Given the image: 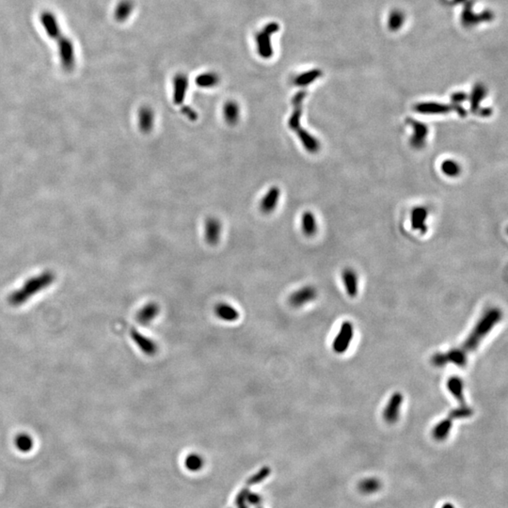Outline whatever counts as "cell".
Instances as JSON below:
<instances>
[{
	"mask_svg": "<svg viewBox=\"0 0 508 508\" xmlns=\"http://www.w3.org/2000/svg\"><path fill=\"white\" fill-rule=\"evenodd\" d=\"M40 22L46 34L58 42L60 64L65 72H72L76 65V54L74 43L70 38L62 33L60 24L54 13L50 11H43L40 14Z\"/></svg>",
	"mask_w": 508,
	"mask_h": 508,
	"instance_id": "1",
	"label": "cell"
},
{
	"mask_svg": "<svg viewBox=\"0 0 508 508\" xmlns=\"http://www.w3.org/2000/svg\"><path fill=\"white\" fill-rule=\"evenodd\" d=\"M502 311L499 308H490L485 311L478 322L473 327L471 333L464 342L462 349L466 354L472 353L478 348L480 344L490 334L491 330L502 320Z\"/></svg>",
	"mask_w": 508,
	"mask_h": 508,
	"instance_id": "2",
	"label": "cell"
},
{
	"mask_svg": "<svg viewBox=\"0 0 508 508\" xmlns=\"http://www.w3.org/2000/svg\"><path fill=\"white\" fill-rule=\"evenodd\" d=\"M54 280V274L50 271H46L36 277L30 278L29 281L25 282L24 285L20 289L12 292L9 296L8 301L10 304L14 307L25 304L26 302H28L30 298L44 290L49 285H51Z\"/></svg>",
	"mask_w": 508,
	"mask_h": 508,
	"instance_id": "3",
	"label": "cell"
},
{
	"mask_svg": "<svg viewBox=\"0 0 508 508\" xmlns=\"http://www.w3.org/2000/svg\"><path fill=\"white\" fill-rule=\"evenodd\" d=\"M280 30V25L277 22H271L264 26L255 36L258 54L263 59H270L273 56V47L271 43V36Z\"/></svg>",
	"mask_w": 508,
	"mask_h": 508,
	"instance_id": "4",
	"label": "cell"
},
{
	"mask_svg": "<svg viewBox=\"0 0 508 508\" xmlns=\"http://www.w3.org/2000/svg\"><path fill=\"white\" fill-rule=\"evenodd\" d=\"M462 348H452L445 352L436 353L431 358V364L436 367H443L447 365H454L458 367H465L468 357Z\"/></svg>",
	"mask_w": 508,
	"mask_h": 508,
	"instance_id": "5",
	"label": "cell"
},
{
	"mask_svg": "<svg viewBox=\"0 0 508 508\" xmlns=\"http://www.w3.org/2000/svg\"><path fill=\"white\" fill-rule=\"evenodd\" d=\"M354 337V327L349 321L342 324L338 334L332 342V349L336 354H344L349 348Z\"/></svg>",
	"mask_w": 508,
	"mask_h": 508,
	"instance_id": "6",
	"label": "cell"
},
{
	"mask_svg": "<svg viewBox=\"0 0 508 508\" xmlns=\"http://www.w3.org/2000/svg\"><path fill=\"white\" fill-rule=\"evenodd\" d=\"M404 402V396L397 392L392 395L383 410V419L389 425L395 424L400 416L401 406Z\"/></svg>",
	"mask_w": 508,
	"mask_h": 508,
	"instance_id": "7",
	"label": "cell"
},
{
	"mask_svg": "<svg viewBox=\"0 0 508 508\" xmlns=\"http://www.w3.org/2000/svg\"><path fill=\"white\" fill-rule=\"evenodd\" d=\"M317 296V289L315 287H302L291 295L289 298V303L295 308H299L315 300Z\"/></svg>",
	"mask_w": 508,
	"mask_h": 508,
	"instance_id": "8",
	"label": "cell"
},
{
	"mask_svg": "<svg viewBox=\"0 0 508 508\" xmlns=\"http://www.w3.org/2000/svg\"><path fill=\"white\" fill-rule=\"evenodd\" d=\"M406 122L409 126H413V137L409 140L410 145L415 149L423 148L425 146V140L427 138L428 127L425 124L413 119H407Z\"/></svg>",
	"mask_w": 508,
	"mask_h": 508,
	"instance_id": "9",
	"label": "cell"
},
{
	"mask_svg": "<svg viewBox=\"0 0 508 508\" xmlns=\"http://www.w3.org/2000/svg\"><path fill=\"white\" fill-rule=\"evenodd\" d=\"M453 106L437 103V102H423L414 106V110L424 115H442L447 114L453 110Z\"/></svg>",
	"mask_w": 508,
	"mask_h": 508,
	"instance_id": "10",
	"label": "cell"
},
{
	"mask_svg": "<svg viewBox=\"0 0 508 508\" xmlns=\"http://www.w3.org/2000/svg\"><path fill=\"white\" fill-rule=\"evenodd\" d=\"M130 335H131L132 340L135 342L137 347L145 355L154 356L157 352V349H158L157 345L153 340H151L149 337H146L145 335L141 334L136 329H130Z\"/></svg>",
	"mask_w": 508,
	"mask_h": 508,
	"instance_id": "11",
	"label": "cell"
},
{
	"mask_svg": "<svg viewBox=\"0 0 508 508\" xmlns=\"http://www.w3.org/2000/svg\"><path fill=\"white\" fill-rule=\"evenodd\" d=\"M306 97V91L300 90L296 95L294 96L292 99V104L294 105V111L291 117L288 120V126L291 130L296 131L301 126L300 120L302 116V103Z\"/></svg>",
	"mask_w": 508,
	"mask_h": 508,
	"instance_id": "12",
	"label": "cell"
},
{
	"mask_svg": "<svg viewBox=\"0 0 508 508\" xmlns=\"http://www.w3.org/2000/svg\"><path fill=\"white\" fill-rule=\"evenodd\" d=\"M221 234H222L221 222L215 217L207 219L204 225V235L206 242L210 245H216L221 239Z\"/></svg>",
	"mask_w": 508,
	"mask_h": 508,
	"instance_id": "13",
	"label": "cell"
},
{
	"mask_svg": "<svg viewBox=\"0 0 508 508\" xmlns=\"http://www.w3.org/2000/svg\"><path fill=\"white\" fill-rule=\"evenodd\" d=\"M188 88V78L180 72L174 79V101L176 105H182L185 100V93Z\"/></svg>",
	"mask_w": 508,
	"mask_h": 508,
	"instance_id": "14",
	"label": "cell"
},
{
	"mask_svg": "<svg viewBox=\"0 0 508 508\" xmlns=\"http://www.w3.org/2000/svg\"><path fill=\"white\" fill-rule=\"evenodd\" d=\"M342 279L348 297L355 298L359 293V280L352 269H346L342 273Z\"/></svg>",
	"mask_w": 508,
	"mask_h": 508,
	"instance_id": "15",
	"label": "cell"
},
{
	"mask_svg": "<svg viewBox=\"0 0 508 508\" xmlns=\"http://www.w3.org/2000/svg\"><path fill=\"white\" fill-rule=\"evenodd\" d=\"M281 191L278 186H272L263 198L261 202V210L264 214H270L276 209L279 200H280Z\"/></svg>",
	"mask_w": 508,
	"mask_h": 508,
	"instance_id": "16",
	"label": "cell"
},
{
	"mask_svg": "<svg viewBox=\"0 0 508 508\" xmlns=\"http://www.w3.org/2000/svg\"><path fill=\"white\" fill-rule=\"evenodd\" d=\"M428 216V211L423 206H417L413 208L412 212V227L415 231H420L421 233H425L426 228V220Z\"/></svg>",
	"mask_w": 508,
	"mask_h": 508,
	"instance_id": "17",
	"label": "cell"
},
{
	"mask_svg": "<svg viewBox=\"0 0 508 508\" xmlns=\"http://www.w3.org/2000/svg\"><path fill=\"white\" fill-rule=\"evenodd\" d=\"M295 132L297 133L298 138L301 141L305 149L307 150V152H309L311 154H317L320 149V143H319L318 139L316 137H313L307 130H305L304 128H302L301 126Z\"/></svg>",
	"mask_w": 508,
	"mask_h": 508,
	"instance_id": "18",
	"label": "cell"
},
{
	"mask_svg": "<svg viewBox=\"0 0 508 508\" xmlns=\"http://www.w3.org/2000/svg\"><path fill=\"white\" fill-rule=\"evenodd\" d=\"M447 389L450 394L454 396V399L461 404V406L466 405L464 396V383L461 377H450L447 381Z\"/></svg>",
	"mask_w": 508,
	"mask_h": 508,
	"instance_id": "19",
	"label": "cell"
},
{
	"mask_svg": "<svg viewBox=\"0 0 508 508\" xmlns=\"http://www.w3.org/2000/svg\"><path fill=\"white\" fill-rule=\"evenodd\" d=\"M159 313V307L156 303H148L138 311L137 320L143 326L149 325Z\"/></svg>",
	"mask_w": 508,
	"mask_h": 508,
	"instance_id": "20",
	"label": "cell"
},
{
	"mask_svg": "<svg viewBox=\"0 0 508 508\" xmlns=\"http://www.w3.org/2000/svg\"><path fill=\"white\" fill-rule=\"evenodd\" d=\"M134 8L135 5L132 0H120L114 10V19L119 23L126 22L131 16Z\"/></svg>",
	"mask_w": 508,
	"mask_h": 508,
	"instance_id": "21",
	"label": "cell"
},
{
	"mask_svg": "<svg viewBox=\"0 0 508 508\" xmlns=\"http://www.w3.org/2000/svg\"><path fill=\"white\" fill-rule=\"evenodd\" d=\"M216 317L225 322H233L239 318V312L232 305L220 303L215 308Z\"/></svg>",
	"mask_w": 508,
	"mask_h": 508,
	"instance_id": "22",
	"label": "cell"
},
{
	"mask_svg": "<svg viewBox=\"0 0 508 508\" xmlns=\"http://www.w3.org/2000/svg\"><path fill=\"white\" fill-rule=\"evenodd\" d=\"M453 427V420L447 418L443 419L441 422H439L434 429L432 431V436L439 442H443L448 438L451 430Z\"/></svg>",
	"mask_w": 508,
	"mask_h": 508,
	"instance_id": "23",
	"label": "cell"
},
{
	"mask_svg": "<svg viewBox=\"0 0 508 508\" xmlns=\"http://www.w3.org/2000/svg\"><path fill=\"white\" fill-rule=\"evenodd\" d=\"M154 111L149 107H143L138 111V126L143 133H149L154 126Z\"/></svg>",
	"mask_w": 508,
	"mask_h": 508,
	"instance_id": "24",
	"label": "cell"
},
{
	"mask_svg": "<svg viewBox=\"0 0 508 508\" xmlns=\"http://www.w3.org/2000/svg\"><path fill=\"white\" fill-rule=\"evenodd\" d=\"M487 95V89L483 84L477 83L472 89V94L470 98L471 104V111L476 114L480 109V105Z\"/></svg>",
	"mask_w": 508,
	"mask_h": 508,
	"instance_id": "25",
	"label": "cell"
},
{
	"mask_svg": "<svg viewBox=\"0 0 508 508\" xmlns=\"http://www.w3.org/2000/svg\"><path fill=\"white\" fill-rule=\"evenodd\" d=\"M301 228H302L303 233H304L306 236H308V237L315 235L316 233H317V220H316L315 215L311 212H310V211L305 212L304 214L302 215V217H301Z\"/></svg>",
	"mask_w": 508,
	"mask_h": 508,
	"instance_id": "26",
	"label": "cell"
},
{
	"mask_svg": "<svg viewBox=\"0 0 508 508\" xmlns=\"http://www.w3.org/2000/svg\"><path fill=\"white\" fill-rule=\"evenodd\" d=\"M224 118L229 125L233 126L239 120L240 108L237 103L234 101H228L223 108Z\"/></svg>",
	"mask_w": 508,
	"mask_h": 508,
	"instance_id": "27",
	"label": "cell"
},
{
	"mask_svg": "<svg viewBox=\"0 0 508 508\" xmlns=\"http://www.w3.org/2000/svg\"><path fill=\"white\" fill-rule=\"evenodd\" d=\"M322 75V72L319 69H312L310 71L302 72L296 77L294 79V84L299 87H306L308 85L315 82L317 79L320 78Z\"/></svg>",
	"mask_w": 508,
	"mask_h": 508,
	"instance_id": "28",
	"label": "cell"
},
{
	"mask_svg": "<svg viewBox=\"0 0 508 508\" xmlns=\"http://www.w3.org/2000/svg\"><path fill=\"white\" fill-rule=\"evenodd\" d=\"M492 18L490 12H483L481 14H474L472 12V6L466 7L465 11L462 12V21L465 25L476 24L480 21H487Z\"/></svg>",
	"mask_w": 508,
	"mask_h": 508,
	"instance_id": "29",
	"label": "cell"
},
{
	"mask_svg": "<svg viewBox=\"0 0 508 508\" xmlns=\"http://www.w3.org/2000/svg\"><path fill=\"white\" fill-rule=\"evenodd\" d=\"M221 78L217 74L213 72H203L196 78V84L201 88H213L220 83Z\"/></svg>",
	"mask_w": 508,
	"mask_h": 508,
	"instance_id": "30",
	"label": "cell"
},
{
	"mask_svg": "<svg viewBox=\"0 0 508 508\" xmlns=\"http://www.w3.org/2000/svg\"><path fill=\"white\" fill-rule=\"evenodd\" d=\"M441 168H442V172H443V174L444 175H446L448 177H451V178L457 177L461 173V165L457 162L453 160V159H446V160H444L442 163Z\"/></svg>",
	"mask_w": 508,
	"mask_h": 508,
	"instance_id": "31",
	"label": "cell"
},
{
	"mask_svg": "<svg viewBox=\"0 0 508 508\" xmlns=\"http://www.w3.org/2000/svg\"><path fill=\"white\" fill-rule=\"evenodd\" d=\"M15 446L22 453H29L33 448L32 438L26 433H21L15 438Z\"/></svg>",
	"mask_w": 508,
	"mask_h": 508,
	"instance_id": "32",
	"label": "cell"
},
{
	"mask_svg": "<svg viewBox=\"0 0 508 508\" xmlns=\"http://www.w3.org/2000/svg\"><path fill=\"white\" fill-rule=\"evenodd\" d=\"M472 414H473V409L472 407L464 405V406H459L456 408H454L453 410H451L448 414V417L454 421L456 419L469 418V417L472 416Z\"/></svg>",
	"mask_w": 508,
	"mask_h": 508,
	"instance_id": "33",
	"label": "cell"
},
{
	"mask_svg": "<svg viewBox=\"0 0 508 508\" xmlns=\"http://www.w3.org/2000/svg\"><path fill=\"white\" fill-rule=\"evenodd\" d=\"M405 16L400 11H394L389 17V29L393 31L399 30L404 24Z\"/></svg>",
	"mask_w": 508,
	"mask_h": 508,
	"instance_id": "34",
	"label": "cell"
},
{
	"mask_svg": "<svg viewBox=\"0 0 508 508\" xmlns=\"http://www.w3.org/2000/svg\"><path fill=\"white\" fill-rule=\"evenodd\" d=\"M379 488H380V483L378 482V480L375 478L365 479L359 484V490L365 493L376 492Z\"/></svg>",
	"mask_w": 508,
	"mask_h": 508,
	"instance_id": "35",
	"label": "cell"
},
{
	"mask_svg": "<svg viewBox=\"0 0 508 508\" xmlns=\"http://www.w3.org/2000/svg\"><path fill=\"white\" fill-rule=\"evenodd\" d=\"M467 98H468V95L465 92L458 91V92H454V94L451 96V101L453 103V105H461V103L466 101Z\"/></svg>",
	"mask_w": 508,
	"mask_h": 508,
	"instance_id": "36",
	"label": "cell"
},
{
	"mask_svg": "<svg viewBox=\"0 0 508 508\" xmlns=\"http://www.w3.org/2000/svg\"><path fill=\"white\" fill-rule=\"evenodd\" d=\"M182 112L185 115V117H187L189 120H196L198 119V115L194 109H192L191 108L189 107H183L182 108Z\"/></svg>",
	"mask_w": 508,
	"mask_h": 508,
	"instance_id": "37",
	"label": "cell"
},
{
	"mask_svg": "<svg viewBox=\"0 0 508 508\" xmlns=\"http://www.w3.org/2000/svg\"><path fill=\"white\" fill-rule=\"evenodd\" d=\"M453 108L455 109V111L461 117H466L467 111L465 108L461 107V105H453Z\"/></svg>",
	"mask_w": 508,
	"mask_h": 508,
	"instance_id": "38",
	"label": "cell"
},
{
	"mask_svg": "<svg viewBox=\"0 0 508 508\" xmlns=\"http://www.w3.org/2000/svg\"><path fill=\"white\" fill-rule=\"evenodd\" d=\"M476 114H479L482 117H490V115L492 114V110H491V108H482V109H479Z\"/></svg>",
	"mask_w": 508,
	"mask_h": 508,
	"instance_id": "39",
	"label": "cell"
},
{
	"mask_svg": "<svg viewBox=\"0 0 508 508\" xmlns=\"http://www.w3.org/2000/svg\"><path fill=\"white\" fill-rule=\"evenodd\" d=\"M444 508H452V506H451V505H449L448 504V505H446V506Z\"/></svg>",
	"mask_w": 508,
	"mask_h": 508,
	"instance_id": "40",
	"label": "cell"
},
{
	"mask_svg": "<svg viewBox=\"0 0 508 508\" xmlns=\"http://www.w3.org/2000/svg\"><path fill=\"white\" fill-rule=\"evenodd\" d=\"M462 1H464V0H457V2H462Z\"/></svg>",
	"mask_w": 508,
	"mask_h": 508,
	"instance_id": "41",
	"label": "cell"
}]
</instances>
